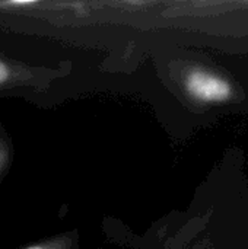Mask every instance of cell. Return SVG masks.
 Here are the masks:
<instances>
[{
	"label": "cell",
	"instance_id": "1",
	"mask_svg": "<svg viewBox=\"0 0 248 249\" xmlns=\"http://www.w3.org/2000/svg\"><path fill=\"white\" fill-rule=\"evenodd\" d=\"M184 88L202 104H222L232 96V88L224 77L203 69L190 70L184 77Z\"/></svg>",
	"mask_w": 248,
	"mask_h": 249
},
{
	"label": "cell",
	"instance_id": "2",
	"mask_svg": "<svg viewBox=\"0 0 248 249\" xmlns=\"http://www.w3.org/2000/svg\"><path fill=\"white\" fill-rule=\"evenodd\" d=\"M7 79H9V67L3 61H0V85L4 83Z\"/></svg>",
	"mask_w": 248,
	"mask_h": 249
},
{
	"label": "cell",
	"instance_id": "3",
	"mask_svg": "<svg viewBox=\"0 0 248 249\" xmlns=\"http://www.w3.org/2000/svg\"><path fill=\"white\" fill-rule=\"evenodd\" d=\"M58 244H56V245H53V244H45V245H31V247H28V248H23V249H58Z\"/></svg>",
	"mask_w": 248,
	"mask_h": 249
}]
</instances>
